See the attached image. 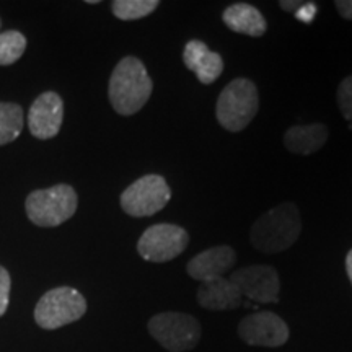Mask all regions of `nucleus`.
Here are the masks:
<instances>
[{
    "label": "nucleus",
    "mask_w": 352,
    "mask_h": 352,
    "mask_svg": "<svg viewBox=\"0 0 352 352\" xmlns=\"http://www.w3.org/2000/svg\"><path fill=\"white\" fill-rule=\"evenodd\" d=\"M153 90L152 78L144 63L138 57H122L109 77L108 96L114 111L121 116H132L139 113Z\"/></svg>",
    "instance_id": "nucleus-1"
},
{
    "label": "nucleus",
    "mask_w": 352,
    "mask_h": 352,
    "mask_svg": "<svg viewBox=\"0 0 352 352\" xmlns=\"http://www.w3.org/2000/svg\"><path fill=\"white\" fill-rule=\"evenodd\" d=\"M302 232V217L292 202L276 206L263 214L250 230V240L258 252L276 254L285 252L298 240Z\"/></svg>",
    "instance_id": "nucleus-2"
},
{
    "label": "nucleus",
    "mask_w": 352,
    "mask_h": 352,
    "mask_svg": "<svg viewBox=\"0 0 352 352\" xmlns=\"http://www.w3.org/2000/svg\"><path fill=\"white\" fill-rule=\"evenodd\" d=\"M78 208L76 189L69 184H56L30 192L25 201L28 219L38 227H57L72 219Z\"/></svg>",
    "instance_id": "nucleus-3"
},
{
    "label": "nucleus",
    "mask_w": 352,
    "mask_h": 352,
    "mask_svg": "<svg viewBox=\"0 0 352 352\" xmlns=\"http://www.w3.org/2000/svg\"><path fill=\"white\" fill-rule=\"evenodd\" d=\"M259 109L258 88L248 78H235L219 95L215 114L219 124L230 132H240L254 120Z\"/></svg>",
    "instance_id": "nucleus-4"
},
{
    "label": "nucleus",
    "mask_w": 352,
    "mask_h": 352,
    "mask_svg": "<svg viewBox=\"0 0 352 352\" xmlns=\"http://www.w3.org/2000/svg\"><path fill=\"white\" fill-rule=\"evenodd\" d=\"M87 311V300L72 287L47 290L34 308V321L43 329H57L80 320Z\"/></svg>",
    "instance_id": "nucleus-5"
},
{
    "label": "nucleus",
    "mask_w": 352,
    "mask_h": 352,
    "mask_svg": "<svg viewBox=\"0 0 352 352\" xmlns=\"http://www.w3.org/2000/svg\"><path fill=\"white\" fill-rule=\"evenodd\" d=\"M148 333L170 352L191 351L201 340V324L195 316L178 311H165L152 316Z\"/></svg>",
    "instance_id": "nucleus-6"
},
{
    "label": "nucleus",
    "mask_w": 352,
    "mask_h": 352,
    "mask_svg": "<svg viewBox=\"0 0 352 352\" xmlns=\"http://www.w3.org/2000/svg\"><path fill=\"white\" fill-rule=\"evenodd\" d=\"M171 199V189L164 176L145 175L127 186L120 197L121 208L131 217H151Z\"/></svg>",
    "instance_id": "nucleus-7"
},
{
    "label": "nucleus",
    "mask_w": 352,
    "mask_h": 352,
    "mask_svg": "<svg viewBox=\"0 0 352 352\" xmlns=\"http://www.w3.org/2000/svg\"><path fill=\"white\" fill-rule=\"evenodd\" d=\"M189 243L183 227L173 223H157L148 227L138 241V252L145 261L166 263L178 258Z\"/></svg>",
    "instance_id": "nucleus-8"
},
{
    "label": "nucleus",
    "mask_w": 352,
    "mask_h": 352,
    "mask_svg": "<svg viewBox=\"0 0 352 352\" xmlns=\"http://www.w3.org/2000/svg\"><path fill=\"white\" fill-rule=\"evenodd\" d=\"M228 280L239 289L241 297L258 303H276L279 300V276L272 266L256 264L232 272Z\"/></svg>",
    "instance_id": "nucleus-9"
},
{
    "label": "nucleus",
    "mask_w": 352,
    "mask_h": 352,
    "mask_svg": "<svg viewBox=\"0 0 352 352\" xmlns=\"http://www.w3.org/2000/svg\"><path fill=\"white\" fill-rule=\"evenodd\" d=\"M239 336L250 346L279 347L289 340V327L272 311H258L240 321Z\"/></svg>",
    "instance_id": "nucleus-10"
},
{
    "label": "nucleus",
    "mask_w": 352,
    "mask_h": 352,
    "mask_svg": "<svg viewBox=\"0 0 352 352\" xmlns=\"http://www.w3.org/2000/svg\"><path fill=\"white\" fill-rule=\"evenodd\" d=\"M64 121V101L56 91H44L28 111V129L33 138L47 140L59 134Z\"/></svg>",
    "instance_id": "nucleus-11"
},
{
    "label": "nucleus",
    "mask_w": 352,
    "mask_h": 352,
    "mask_svg": "<svg viewBox=\"0 0 352 352\" xmlns=\"http://www.w3.org/2000/svg\"><path fill=\"white\" fill-rule=\"evenodd\" d=\"M235 261V250L227 245H220L196 254L188 263L186 271L192 279L201 280V283H208V280L219 279V277L226 276L232 270Z\"/></svg>",
    "instance_id": "nucleus-12"
},
{
    "label": "nucleus",
    "mask_w": 352,
    "mask_h": 352,
    "mask_svg": "<svg viewBox=\"0 0 352 352\" xmlns=\"http://www.w3.org/2000/svg\"><path fill=\"white\" fill-rule=\"evenodd\" d=\"M183 63L191 72H195L202 85H210L223 72L222 56L219 52L210 51L208 44L199 39L186 43L183 51Z\"/></svg>",
    "instance_id": "nucleus-13"
},
{
    "label": "nucleus",
    "mask_w": 352,
    "mask_h": 352,
    "mask_svg": "<svg viewBox=\"0 0 352 352\" xmlns=\"http://www.w3.org/2000/svg\"><path fill=\"white\" fill-rule=\"evenodd\" d=\"M197 302L206 310H233L241 303V294L226 277L202 283L197 289Z\"/></svg>",
    "instance_id": "nucleus-14"
},
{
    "label": "nucleus",
    "mask_w": 352,
    "mask_h": 352,
    "mask_svg": "<svg viewBox=\"0 0 352 352\" xmlns=\"http://www.w3.org/2000/svg\"><path fill=\"white\" fill-rule=\"evenodd\" d=\"M223 23L232 32L259 38L266 33L267 23L256 7L250 3H233L223 12Z\"/></svg>",
    "instance_id": "nucleus-15"
},
{
    "label": "nucleus",
    "mask_w": 352,
    "mask_h": 352,
    "mask_svg": "<svg viewBox=\"0 0 352 352\" xmlns=\"http://www.w3.org/2000/svg\"><path fill=\"white\" fill-rule=\"evenodd\" d=\"M328 140L327 126L316 122L310 126H294L284 134V144L289 152L297 155H310L320 151Z\"/></svg>",
    "instance_id": "nucleus-16"
},
{
    "label": "nucleus",
    "mask_w": 352,
    "mask_h": 352,
    "mask_svg": "<svg viewBox=\"0 0 352 352\" xmlns=\"http://www.w3.org/2000/svg\"><path fill=\"white\" fill-rule=\"evenodd\" d=\"M23 126V108L16 103H2L0 101V145L10 144L19 139Z\"/></svg>",
    "instance_id": "nucleus-17"
},
{
    "label": "nucleus",
    "mask_w": 352,
    "mask_h": 352,
    "mask_svg": "<svg viewBox=\"0 0 352 352\" xmlns=\"http://www.w3.org/2000/svg\"><path fill=\"white\" fill-rule=\"evenodd\" d=\"M157 7V0H114L111 3L114 16L124 21L144 19L151 15Z\"/></svg>",
    "instance_id": "nucleus-18"
},
{
    "label": "nucleus",
    "mask_w": 352,
    "mask_h": 352,
    "mask_svg": "<svg viewBox=\"0 0 352 352\" xmlns=\"http://www.w3.org/2000/svg\"><path fill=\"white\" fill-rule=\"evenodd\" d=\"M26 50V36L23 33L10 30L0 33V65L15 64Z\"/></svg>",
    "instance_id": "nucleus-19"
},
{
    "label": "nucleus",
    "mask_w": 352,
    "mask_h": 352,
    "mask_svg": "<svg viewBox=\"0 0 352 352\" xmlns=\"http://www.w3.org/2000/svg\"><path fill=\"white\" fill-rule=\"evenodd\" d=\"M338 104L342 116L352 124V76L346 77L338 88Z\"/></svg>",
    "instance_id": "nucleus-20"
},
{
    "label": "nucleus",
    "mask_w": 352,
    "mask_h": 352,
    "mask_svg": "<svg viewBox=\"0 0 352 352\" xmlns=\"http://www.w3.org/2000/svg\"><path fill=\"white\" fill-rule=\"evenodd\" d=\"M10 272H8L3 266H0V316L6 314L8 308V302H10Z\"/></svg>",
    "instance_id": "nucleus-21"
},
{
    "label": "nucleus",
    "mask_w": 352,
    "mask_h": 352,
    "mask_svg": "<svg viewBox=\"0 0 352 352\" xmlns=\"http://www.w3.org/2000/svg\"><path fill=\"white\" fill-rule=\"evenodd\" d=\"M316 13H318V7H316L315 3H311V2H305L296 13H294V15L297 16V20L305 21V23H310V21L314 20V16L316 15Z\"/></svg>",
    "instance_id": "nucleus-22"
},
{
    "label": "nucleus",
    "mask_w": 352,
    "mask_h": 352,
    "mask_svg": "<svg viewBox=\"0 0 352 352\" xmlns=\"http://www.w3.org/2000/svg\"><path fill=\"white\" fill-rule=\"evenodd\" d=\"M334 6H336L342 19L352 20V0H336Z\"/></svg>",
    "instance_id": "nucleus-23"
},
{
    "label": "nucleus",
    "mask_w": 352,
    "mask_h": 352,
    "mask_svg": "<svg viewBox=\"0 0 352 352\" xmlns=\"http://www.w3.org/2000/svg\"><path fill=\"white\" fill-rule=\"evenodd\" d=\"M303 3L305 2H287V0H283V2H279V6H280V8H283V10H285V12H292V13H296L298 8H300Z\"/></svg>",
    "instance_id": "nucleus-24"
},
{
    "label": "nucleus",
    "mask_w": 352,
    "mask_h": 352,
    "mask_svg": "<svg viewBox=\"0 0 352 352\" xmlns=\"http://www.w3.org/2000/svg\"><path fill=\"white\" fill-rule=\"evenodd\" d=\"M346 271H347V276H349V279L352 283V250L347 253V256H346Z\"/></svg>",
    "instance_id": "nucleus-25"
}]
</instances>
